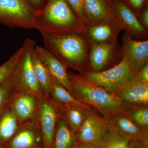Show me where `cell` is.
Wrapping results in <instances>:
<instances>
[{
    "label": "cell",
    "instance_id": "obj_13",
    "mask_svg": "<svg viewBox=\"0 0 148 148\" xmlns=\"http://www.w3.org/2000/svg\"><path fill=\"white\" fill-rule=\"evenodd\" d=\"M35 50L50 75L73 95V88L69 80L66 66L44 47L37 46L35 47Z\"/></svg>",
    "mask_w": 148,
    "mask_h": 148
},
{
    "label": "cell",
    "instance_id": "obj_35",
    "mask_svg": "<svg viewBox=\"0 0 148 148\" xmlns=\"http://www.w3.org/2000/svg\"><path fill=\"white\" fill-rule=\"evenodd\" d=\"M0 148H4L3 147H0Z\"/></svg>",
    "mask_w": 148,
    "mask_h": 148
},
{
    "label": "cell",
    "instance_id": "obj_14",
    "mask_svg": "<svg viewBox=\"0 0 148 148\" xmlns=\"http://www.w3.org/2000/svg\"><path fill=\"white\" fill-rule=\"evenodd\" d=\"M114 93L132 108L148 106V84L141 81L135 75L130 82Z\"/></svg>",
    "mask_w": 148,
    "mask_h": 148
},
{
    "label": "cell",
    "instance_id": "obj_33",
    "mask_svg": "<svg viewBox=\"0 0 148 148\" xmlns=\"http://www.w3.org/2000/svg\"><path fill=\"white\" fill-rule=\"evenodd\" d=\"M142 24L146 29L148 28V8L147 6H146L145 7L142 12L141 15Z\"/></svg>",
    "mask_w": 148,
    "mask_h": 148
},
{
    "label": "cell",
    "instance_id": "obj_21",
    "mask_svg": "<svg viewBox=\"0 0 148 148\" xmlns=\"http://www.w3.org/2000/svg\"><path fill=\"white\" fill-rule=\"evenodd\" d=\"M35 47L36 46L32 48L31 51L32 67L42 92L45 96L49 97L52 89L51 77L50 74L36 53Z\"/></svg>",
    "mask_w": 148,
    "mask_h": 148
},
{
    "label": "cell",
    "instance_id": "obj_31",
    "mask_svg": "<svg viewBox=\"0 0 148 148\" xmlns=\"http://www.w3.org/2000/svg\"><path fill=\"white\" fill-rule=\"evenodd\" d=\"M31 7L36 11L42 8L48 0H25Z\"/></svg>",
    "mask_w": 148,
    "mask_h": 148
},
{
    "label": "cell",
    "instance_id": "obj_2",
    "mask_svg": "<svg viewBox=\"0 0 148 148\" xmlns=\"http://www.w3.org/2000/svg\"><path fill=\"white\" fill-rule=\"evenodd\" d=\"M73 88V95L78 101L91 106L102 114L111 117L126 113L132 108L123 103L115 93L85 79L82 76L68 72Z\"/></svg>",
    "mask_w": 148,
    "mask_h": 148
},
{
    "label": "cell",
    "instance_id": "obj_20",
    "mask_svg": "<svg viewBox=\"0 0 148 148\" xmlns=\"http://www.w3.org/2000/svg\"><path fill=\"white\" fill-rule=\"evenodd\" d=\"M20 124L10 107L0 114V147L8 143Z\"/></svg>",
    "mask_w": 148,
    "mask_h": 148
},
{
    "label": "cell",
    "instance_id": "obj_23",
    "mask_svg": "<svg viewBox=\"0 0 148 148\" xmlns=\"http://www.w3.org/2000/svg\"><path fill=\"white\" fill-rule=\"evenodd\" d=\"M52 89L49 98L51 101L58 106L77 105L86 107L88 106L81 103L75 98L69 90L51 77Z\"/></svg>",
    "mask_w": 148,
    "mask_h": 148
},
{
    "label": "cell",
    "instance_id": "obj_22",
    "mask_svg": "<svg viewBox=\"0 0 148 148\" xmlns=\"http://www.w3.org/2000/svg\"><path fill=\"white\" fill-rule=\"evenodd\" d=\"M71 129L75 133L78 131L84 122L86 107L77 105L58 106Z\"/></svg>",
    "mask_w": 148,
    "mask_h": 148
},
{
    "label": "cell",
    "instance_id": "obj_10",
    "mask_svg": "<svg viewBox=\"0 0 148 148\" xmlns=\"http://www.w3.org/2000/svg\"><path fill=\"white\" fill-rule=\"evenodd\" d=\"M4 148H44L40 130L35 121L19 125L16 132Z\"/></svg>",
    "mask_w": 148,
    "mask_h": 148
},
{
    "label": "cell",
    "instance_id": "obj_15",
    "mask_svg": "<svg viewBox=\"0 0 148 148\" xmlns=\"http://www.w3.org/2000/svg\"><path fill=\"white\" fill-rule=\"evenodd\" d=\"M117 14L123 29L130 36L138 38L147 36V29L139 21L133 11L123 0H112Z\"/></svg>",
    "mask_w": 148,
    "mask_h": 148
},
{
    "label": "cell",
    "instance_id": "obj_6",
    "mask_svg": "<svg viewBox=\"0 0 148 148\" xmlns=\"http://www.w3.org/2000/svg\"><path fill=\"white\" fill-rule=\"evenodd\" d=\"M85 111L84 122L76 133L77 142L98 147L110 128V117L101 115L88 106L85 108Z\"/></svg>",
    "mask_w": 148,
    "mask_h": 148
},
{
    "label": "cell",
    "instance_id": "obj_5",
    "mask_svg": "<svg viewBox=\"0 0 148 148\" xmlns=\"http://www.w3.org/2000/svg\"><path fill=\"white\" fill-rule=\"evenodd\" d=\"M37 12L25 0H0V24L10 28L36 29Z\"/></svg>",
    "mask_w": 148,
    "mask_h": 148
},
{
    "label": "cell",
    "instance_id": "obj_11",
    "mask_svg": "<svg viewBox=\"0 0 148 148\" xmlns=\"http://www.w3.org/2000/svg\"><path fill=\"white\" fill-rule=\"evenodd\" d=\"M123 57L131 69L137 73L148 63V41L133 39L126 33L123 39Z\"/></svg>",
    "mask_w": 148,
    "mask_h": 148
},
{
    "label": "cell",
    "instance_id": "obj_19",
    "mask_svg": "<svg viewBox=\"0 0 148 148\" xmlns=\"http://www.w3.org/2000/svg\"><path fill=\"white\" fill-rule=\"evenodd\" d=\"M88 30L90 39L95 44L115 42L119 32L122 30L120 26L110 23L90 25Z\"/></svg>",
    "mask_w": 148,
    "mask_h": 148
},
{
    "label": "cell",
    "instance_id": "obj_29",
    "mask_svg": "<svg viewBox=\"0 0 148 148\" xmlns=\"http://www.w3.org/2000/svg\"><path fill=\"white\" fill-rule=\"evenodd\" d=\"M125 3L132 11L136 12L140 11L143 8L146 0H123Z\"/></svg>",
    "mask_w": 148,
    "mask_h": 148
},
{
    "label": "cell",
    "instance_id": "obj_24",
    "mask_svg": "<svg viewBox=\"0 0 148 148\" xmlns=\"http://www.w3.org/2000/svg\"><path fill=\"white\" fill-rule=\"evenodd\" d=\"M26 42L9 58L5 63L0 66V86L10 79L15 71L18 61L26 48Z\"/></svg>",
    "mask_w": 148,
    "mask_h": 148
},
{
    "label": "cell",
    "instance_id": "obj_12",
    "mask_svg": "<svg viewBox=\"0 0 148 148\" xmlns=\"http://www.w3.org/2000/svg\"><path fill=\"white\" fill-rule=\"evenodd\" d=\"M38 100L34 94L14 91L9 107L20 124L35 121Z\"/></svg>",
    "mask_w": 148,
    "mask_h": 148
},
{
    "label": "cell",
    "instance_id": "obj_3",
    "mask_svg": "<svg viewBox=\"0 0 148 148\" xmlns=\"http://www.w3.org/2000/svg\"><path fill=\"white\" fill-rule=\"evenodd\" d=\"M45 48L67 68L82 71L86 61V43L81 35H51L40 33Z\"/></svg>",
    "mask_w": 148,
    "mask_h": 148
},
{
    "label": "cell",
    "instance_id": "obj_17",
    "mask_svg": "<svg viewBox=\"0 0 148 148\" xmlns=\"http://www.w3.org/2000/svg\"><path fill=\"white\" fill-rule=\"evenodd\" d=\"M115 45V42H110L93 45L89 56L92 71L99 72L105 70L112 58Z\"/></svg>",
    "mask_w": 148,
    "mask_h": 148
},
{
    "label": "cell",
    "instance_id": "obj_28",
    "mask_svg": "<svg viewBox=\"0 0 148 148\" xmlns=\"http://www.w3.org/2000/svg\"><path fill=\"white\" fill-rule=\"evenodd\" d=\"M76 16L84 24H87L85 15L84 0H66Z\"/></svg>",
    "mask_w": 148,
    "mask_h": 148
},
{
    "label": "cell",
    "instance_id": "obj_25",
    "mask_svg": "<svg viewBox=\"0 0 148 148\" xmlns=\"http://www.w3.org/2000/svg\"><path fill=\"white\" fill-rule=\"evenodd\" d=\"M130 142L119 133L112 123L108 134L98 148H128Z\"/></svg>",
    "mask_w": 148,
    "mask_h": 148
},
{
    "label": "cell",
    "instance_id": "obj_27",
    "mask_svg": "<svg viewBox=\"0 0 148 148\" xmlns=\"http://www.w3.org/2000/svg\"><path fill=\"white\" fill-rule=\"evenodd\" d=\"M14 91L12 76L0 86V114L9 107Z\"/></svg>",
    "mask_w": 148,
    "mask_h": 148
},
{
    "label": "cell",
    "instance_id": "obj_7",
    "mask_svg": "<svg viewBox=\"0 0 148 148\" xmlns=\"http://www.w3.org/2000/svg\"><path fill=\"white\" fill-rule=\"evenodd\" d=\"M26 48L12 75L15 91L34 94L39 97L42 90L35 77L31 59V51L36 42L31 39L25 41Z\"/></svg>",
    "mask_w": 148,
    "mask_h": 148
},
{
    "label": "cell",
    "instance_id": "obj_1",
    "mask_svg": "<svg viewBox=\"0 0 148 148\" xmlns=\"http://www.w3.org/2000/svg\"><path fill=\"white\" fill-rule=\"evenodd\" d=\"M35 25L40 33L56 36L81 35L85 29L84 24L66 0H48L44 6L37 11Z\"/></svg>",
    "mask_w": 148,
    "mask_h": 148
},
{
    "label": "cell",
    "instance_id": "obj_9",
    "mask_svg": "<svg viewBox=\"0 0 148 148\" xmlns=\"http://www.w3.org/2000/svg\"><path fill=\"white\" fill-rule=\"evenodd\" d=\"M84 8L87 24L112 23L124 29L112 0H84Z\"/></svg>",
    "mask_w": 148,
    "mask_h": 148
},
{
    "label": "cell",
    "instance_id": "obj_32",
    "mask_svg": "<svg viewBox=\"0 0 148 148\" xmlns=\"http://www.w3.org/2000/svg\"><path fill=\"white\" fill-rule=\"evenodd\" d=\"M148 143L141 141H130L128 148H146Z\"/></svg>",
    "mask_w": 148,
    "mask_h": 148
},
{
    "label": "cell",
    "instance_id": "obj_4",
    "mask_svg": "<svg viewBox=\"0 0 148 148\" xmlns=\"http://www.w3.org/2000/svg\"><path fill=\"white\" fill-rule=\"evenodd\" d=\"M136 73L123 58L119 64L110 69L99 72H88L82 76L89 82L114 93L130 82Z\"/></svg>",
    "mask_w": 148,
    "mask_h": 148
},
{
    "label": "cell",
    "instance_id": "obj_36",
    "mask_svg": "<svg viewBox=\"0 0 148 148\" xmlns=\"http://www.w3.org/2000/svg\"><path fill=\"white\" fill-rule=\"evenodd\" d=\"M146 148H148V146H147V147H146Z\"/></svg>",
    "mask_w": 148,
    "mask_h": 148
},
{
    "label": "cell",
    "instance_id": "obj_8",
    "mask_svg": "<svg viewBox=\"0 0 148 148\" xmlns=\"http://www.w3.org/2000/svg\"><path fill=\"white\" fill-rule=\"evenodd\" d=\"M61 114L59 106L42 92L38 97L35 122L40 130L44 148H51Z\"/></svg>",
    "mask_w": 148,
    "mask_h": 148
},
{
    "label": "cell",
    "instance_id": "obj_26",
    "mask_svg": "<svg viewBox=\"0 0 148 148\" xmlns=\"http://www.w3.org/2000/svg\"><path fill=\"white\" fill-rule=\"evenodd\" d=\"M126 113L140 128H142L145 132H148L147 106L131 108L126 112Z\"/></svg>",
    "mask_w": 148,
    "mask_h": 148
},
{
    "label": "cell",
    "instance_id": "obj_16",
    "mask_svg": "<svg viewBox=\"0 0 148 148\" xmlns=\"http://www.w3.org/2000/svg\"><path fill=\"white\" fill-rule=\"evenodd\" d=\"M110 119L114 127L130 141L148 143L147 132L137 125L126 113L115 115Z\"/></svg>",
    "mask_w": 148,
    "mask_h": 148
},
{
    "label": "cell",
    "instance_id": "obj_18",
    "mask_svg": "<svg viewBox=\"0 0 148 148\" xmlns=\"http://www.w3.org/2000/svg\"><path fill=\"white\" fill-rule=\"evenodd\" d=\"M77 143L76 133L61 114L56 127L51 148H74Z\"/></svg>",
    "mask_w": 148,
    "mask_h": 148
},
{
    "label": "cell",
    "instance_id": "obj_30",
    "mask_svg": "<svg viewBox=\"0 0 148 148\" xmlns=\"http://www.w3.org/2000/svg\"><path fill=\"white\" fill-rule=\"evenodd\" d=\"M141 81L148 84V64H146L135 75Z\"/></svg>",
    "mask_w": 148,
    "mask_h": 148
},
{
    "label": "cell",
    "instance_id": "obj_34",
    "mask_svg": "<svg viewBox=\"0 0 148 148\" xmlns=\"http://www.w3.org/2000/svg\"><path fill=\"white\" fill-rule=\"evenodd\" d=\"M74 148H98V147L90 144H81V143H77Z\"/></svg>",
    "mask_w": 148,
    "mask_h": 148
}]
</instances>
